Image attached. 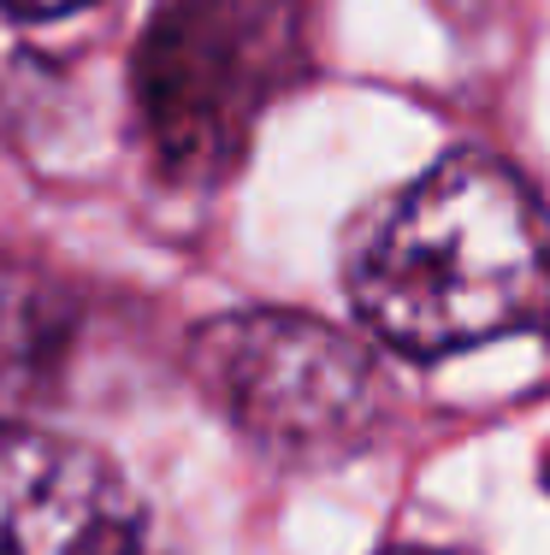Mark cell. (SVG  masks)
<instances>
[{"label": "cell", "instance_id": "cell-7", "mask_svg": "<svg viewBox=\"0 0 550 555\" xmlns=\"http://www.w3.org/2000/svg\"><path fill=\"white\" fill-rule=\"evenodd\" d=\"M391 555H456V550H391Z\"/></svg>", "mask_w": 550, "mask_h": 555}, {"label": "cell", "instance_id": "cell-1", "mask_svg": "<svg viewBox=\"0 0 550 555\" xmlns=\"http://www.w3.org/2000/svg\"><path fill=\"white\" fill-rule=\"evenodd\" d=\"M349 301L409 361L550 325V214L491 154H450L361 224Z\"/></svg>", "mask_w": 550, "mask_h": 555}, {"label": "cell", "instance_id": "cell-4", "mask_svg": "<svg viewBox=\"0 0 550 555\" xmlns=\"http://www.w3.org/2000/svg\"><path fill=\"white\" fill-rule=\"evenodd\" d=\"M0 555H166L149 502L101 449L0 426Z\"/></svg>", "mask_w": 550, "mask_h": 555}, {"label": "cell", "instance_id": "cell-8", "mask_svg": "<svg viewBox=\"0 0 550 555\" xmlns=\"http://www.w3.org/2000/svg\"><path fill=\"white\" fill-rule=\"evenodd\" d=\"M545 485H550V455H545Z\"/></svg>", "mask_w": 550, "mask_h": 555}, {"label": "cell", "instance_id": "cell-6", "mask_svg": "<svg viewBox=\"0 0 550 555\" xmlns=\"http://www.w3.org/2000/svg\"><path fill=\"white\" fill-rule=\"evenodd\" d=\"M77 7H89V0H0V12H12V18H60Z\"/></svg>", "mask_w": 550, "mask_h": 555}, {"label": "cell", "instance_id": "cell-3", "mask_svg": "<svg viewBox=\"0 0 550 555\" xmlns=\"http://www.w3.org/2000/svg\"><path fill=\"white\" fill-rule=\"evenodd\" d=\"M190 378L243 443L284 467H332L379 443L391 385L373 349L291 308L219 313L190 337Z\"/></svg>", "mask_w": 550, "mask_h": 555}, {"label": "cell", "instance_id": "cell-5", "mask_svg": "<svg viewBox=\"0 0 550 555\" xmlns=\"http://www.w3.org/2000/svg\"><path fill=\"white\" fill-rule=\"evenodd\" d=\"M77 332H84L77 289L0 248V426H24L54 402Z\"/></svg>", "mask_w": 550, "mask_h": 555}, {"label": "cell", "instance_id": "cell-2", "mask_svg": "<svg viewBox=\"0 0 550 555\" xmlns=\"http://www.w3.org/2000/svg\"><path fill=\"white\" fill-rule=\"evenodd\" d=\"M303 72L308 0H161L130 65L149 166L178 190L226 183Z\"/></svg>", "mask_w": 550, "mask_h": 555}]
</instances>
